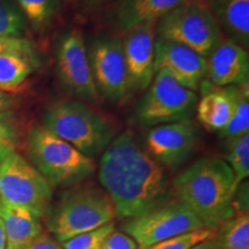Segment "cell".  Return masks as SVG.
Returning a JSON list of instances; mask_svg holds the SVG:
<instances>
[{"mask_svg": "<svg viewBox=\"0 0 249 249\" xmlns=\"http://www.w3.org/2000/svg\"><path fill=\"white\" fill-rule=\"evenodd\" d=\"M205 80L216 87L241 86L249 80L247 50L230 39H223L207 58Z\"/></svg>", "mask_w": 249, "mask_h": 249, "instance_id": "9a60e30c", "label": "cell"}, {"mask_svg": "<svg viewBox=\"0 0 249 249\" xmlns=\"http://www.w3.org/2000/svg\"><path fill=\"white\" fill-rule=\"evenodd\" d=\"M5 52H18L37 58V52L33 42L23 37H11V36H0V54Z\"/></svg>", "mask_w": 249, "mask_h": 249, "instance_id": "f1b7e54d", "label": "cell"}, {"mask_svg": "<svg viewBox=\"0 0 249 249\" xmlns=\"http://www.w3.org/2000/svg\"><path fill=\"white\" fill-rule=\"evenodd\" d=\"M26 149L30 164L51 186H74L90 178L96 171L93 160L43 126L33 127L29 130Z\"/></svg>", "mask_w": 249, "mask_h": 249, "instance_id": "5b68a950", "label": "cell"}, {"mask_svg": "<svg viewBox=\"0 0 249 249\" xmlns=\"http://www.w3.org/2000/svg\"><path fill=\"white\" fill-rule=\"evenodd\" d=\"M70 1H73V0H70Z\"/></svg>", "mask_w": 249, "mask_h": 249, "instance_id": "8d00e7d4", "label": "cell"}, {"mask_svg": "<svg viewBox=\"0 0 249 249\" xmlns=\"http://www.w3.org/2000/svg\"><path fill=\"white\" fill-rule=\"evenodd\" d=\"M209 7L227 39L249 48V0H210Z\"/></svg>", "mask_w": 249, "mask_h": 249, "instance_id": "d6986e66", "label": "cell"}, {"mask_svg": "<svg viewBox=\"0 0 249 249\" xmlns=\"http://www.w3.org/2000/svg\"><path fill=\"white\" fill-rule=\"evenodd\" d=\"M156 23L139 24L124 33V39H121L128 91H144L154 80Z\"/></svg>", "mask_w": 249, "mask_h": 249, "instance_id": "4fadbf2b", "label": "cell"}, {"mask_svg": "<svg viewBox=\"0 0 249 249\" xmlns=\"http://www.w3.org/2000/svg\"><path fill=\"white\" fill-rule=\"evenodd\" d=\"M28 21L14 0H0V36L22 37Z\"/></svg>", "mask_w": 249, "mask_h": 249, "instance_id": "cb8c5ba5", "label": "cell"}, {"mask_svg": "<svg viewBox=\"0 0 249 249\" xmlns=\"http://www.w3.org/2000/svg\"><path fill=\"white\" fill-rule=\"evenodd\" d=\"M227 164L234 174L236 188L249 176V133L227 140Z\"/></svg>", "mask_w": 249, "mask_h": 249, "instance_id": "7402d4cb", "label": "cell"}, {"mask_svg": "<svg viewBox=\"0 0 249 249\" xmlns=\"http://www.w3.org/2000/svg\"><path fill=\"white\" fill-rule=\"evenodd\" d=\"M114 231V223L98 227L92 231L82 233L70 240L62 242L64 249H101L108 235Z\"/></svg>", "mask_w": 249, "mask_h": 249, "instance_id": "4316f807", "label": "cell"}, {"mask_svg": "<svg viewBox=\"0 0 249 249\" xmlns=\"http://www.w3.org/2000/svg\"><path fill=\"white\" fill-rule=\"evenodd\" d=\"M99 181L116 214L130 219L173 201L166 170L140 144L132 130L110 142L99 160Z\"/></svg>", "mask_w": 249, "mask_h": 249, "instance_id": "6da1fadb", "label": "cell"}, {"mask_svg": "<svg viewBox=\"0 0 249 249\" xmlns=\"http://www.w3.org/2000/svg\"><path fill=\"white\" fill-rule=\"evenodd\" d=\"M191 249H219V247H218L216 239H214L213 236V238L200 242V244L194 246V247H192Z\"/></svg>", "mask_w": 249, "mask_h": 249, "instance_id": "d6a6232c", "label": "cell"}, {"mask_svg": "<svg viewBox=\"0 0 249 249\" xmlns=\"http://www.w3.org/2000/svg\"><path fill=\"white\" fill-rule=\"evenodd\" d=\"M105 0H85V2L88 6H96V5H99L102 4V2H104Z\"/></svg>", "mask_w": 249, "mask_h": 249, "instance_id": "e575fe53", "label": "cell"}, {"mask_svg": "<svg viewBox=\"0 0 249 249\" xmlns=\"http://www.w3.org/2000/svg\"><path fill=\"white\" fill-rule=\"evenodd\" d=\"M156 34L187 46L205 59L224 39L209 4L203 0H189L173 8L157 21Z\"/></svg>", "mask_w": 249, "mask_h": 249, "instance_id": "8992f818", "label": "cell"}, {"mask_svg": "<svg viewBox=\"0 0 249 249\" xmlns=\"http://www.w3.org/2000/svg\"><path fill=\"white\" fill-rule=\"evenodd\" d=\"M202 96L196 104L200 124L210 132H219L226 126L241 95V86L216 87L208 80L201 82Z\"/></svg>", "mask_w": 249, "mask_h": 249, "instance_id": "2e32d148", "label": "cell"}, {"mask_svg": "<svg viewBox=\"0 0 249 249\" xmlns=\"http://www.w3.org/2000/svg\"><path fill=\"white\" fill-rule=\"evenodd\" d=\"M101 249H138V245L126 233L113 231Z\"/></svg>", "mask_w": 249, "mask_h": 249, "instance_id": "f546056e", "label": "cell"}, {"mask_svg": "<svg viewBox=\"0 0 249 249\" xmlns=\"http://www.w3.org/2000/svg\"><path fill=\"white\" fill-rule=\"evenodd\" d=\"M222 139L230 140L236 136L249 133V98H248V82L241 85V95L236 103L235 110L231 119L222 130H219Z\"/></svg>", "mask_w": 249, "mask_h": 249, "instance_id": "d4e9b609", "label": "cell"}, {"mask_svg": "<svg viewBox=\"0 0 249 249\" xmlns=\"http://www.w3.org/2000/svg\"><path fill=\"white\" fill-rule=\"evenodd\" d=\"M52 186L27 160L13 152L0 164V201L27 208L39 218L50 208Z\"/></svg>", "mask_w": 249, "mask_h": 249, "instance_id": "ba28073f", "label": "cell"}, {"mask_svg": "<svg viewBox=\"0 0 249 249\" xmlns=\"http://www.w3.org/2000/svg\"><path fill=\"white\" fill-rule=\"evenodd\" d=\"M214 233L219 249H249V214L234 213L233 217L220 224Z\"/></svg>", "mask_w": 249, "mask_h": 249, "instance_id": "44dd1931", "label": "cell"}, {"mask_svg": "<svg viewBox=\"0 0 249 249\" xmlns=\"http://www.w3.org/2000/svg\"><path fill=\"white\" fill-rule=\"evenodd\" d=\"M38 66V59L18 52L0 54V89L5 92L15 91Z\"/></svg>", "mask_w": 249, "mask_h": 249, "instance_id": "ffe728a7", "label": "cell"}, {"mask_svg": "<svg viewBox=\"0 0 249 249\" xmlns=\"http://www.w3.org/2000/svg\"><path fill=\"white\" fill-rule=\"evenodd\" d=\"M55 68L68 92L86 102H96L98 92L90 70L88 49L79 30L64 34L55 48Z\"/></svg>", "mask_w": 249, "mask_h": 249, "instance_id": "8fae6325", "label": "cell"}, {"mask_svg": "<svg viewBox=\"0 0 249 249\" xmlns=\"http://www.w3.org/2000/svg\"><path fill=\"white\" fill-rule=\"evenodd\" d=\"M28 22L35 29L49 26L57 15L60 0H14Z\"/></svg>", "mask_w": 249, "mask_h": 249, "instance_id": "603a6c76", "label": "cell"}, {"mask_svg": "<svg viewBox=\"0 0 249 249\" xmlns=\"http://www.w3.org/2000/svg\"><path fill=\"white\" fill-rule=\"evenodd\" d=\"M43 127L93 160L114 138L113 126L79 101H58L46 108Z\"/></svg>", "mask_w": 249, "mask_h": 249, "instance_id": "277c9868", "label": "cell"}, {"mask_svg": "<svg viewBox=\"0 0 249 249\" xmlns=\"http://www.w3.org/2000/svg\"><path fill=\"white\" fill-rule=\"evenodd\" d=\"M23 249H62L60 248L57 242H55L53 239H51L48 234L45 233H42L39 236L34 240L33 242H30L27 247H24Z\"/></svg>", "mask_w": 249, "mask_h": 249, "instance_id": "4dcf8cb0", "label": "cell"}, {"mask_svg": "<svg viewBox=\"0 0 249 249\" xmlns=\"http://www.w3.org/2000/svg\"><path fill=\"white\" fill-rule=\"evenodd\" d=\"M88 58L98 95L112 103L123 101L128 92V81L120 37L98 35L90 44Z\"/></svg>", "mask_w": 249, "mask_h": 249, "instance_id": "30bf717a", "label": "cell"}, {"mask_svg": "<svg viewBox=\"0 0 249 249\" xmlns=\"http://www.w3.org/2000/svg\"><path fill=\"white\" fill-rule=\"evenodd\" d=\"M15 103V98L12 93L0 91V113L11 110Z\"/></svg>", "mask_w": 249, "mask_h": 249, "instance_id": "1f68e13d", "label": "cell"}, {"mask_svg": "<svg viewBox=\"0 0 249 249\" xmlns=\"http://www.w3.org/2000/svg\"><path fill=\"white\" fill-rule=\"evenodd\" d=\"M189 0H117L108 20L117 33L124 34L145 22H157L161 17Z\"/></svg>", "mask_w": 249, "mask_h": 249, "instance_id": "e0dca14e", "label": "cell"}, {"mask_svg": "<svg viewBox=\"0 0 249 249\" xmlns=\"http://www.w3.org/2000/svg\"><path fill=\"white\" fill-rule=\"evenodd\" d=\"M0 217L6 232V249H23L43 233L39 217L27 208L0 201Z\"/></svg>", "mask_w": 249, "mask_h": 249, "instance_id": "ac0fdd59", "label": "cell"}, {"mask_svg": "<svg viewBox=\"0 0 249 249\" xmlns=\"http://www.w3.org/2000/svg\"><path fill=\"white\" fill-rule=\"evenodd\" d=\"M214 236V231L208 229H200L189 231L182 234L172 236L166 240L152 245L150 247L142 249H191L200 242L208 240Z\"/></svg>", "mask_w": 249, "mask_h": 249, "instance_id": "83f0119b", "label": "cell"}, {"mask_svg": "<svg viewBox=\"0 0 249 249\" xmlns=\"http://www.w3.org/2000/svg\"><path fill=\"white\" fill-rule=\"evenodd\" d=\"M197 101V93L182 87L169 71L160 68L136 104L133 121L140 127H155L189 120Z\"/></svg>", "mask_w": 249, "mask_h": 249, "instance_id": "52a82bcc", "label": "cell"}, {"mask_svg": "<svg viewBox=\"0 0 249 249\" xmlns=\"http://www.w3.org/2000/svg\"><path fill=\"white\" fill-rule=\"evenodd\" d=\"M200 229L204 227L198 218L179 201H171L147 213L127 219L123 225L124 233L138 242L141 249Z\"/></svg>", "mask_w": 249, "mask_h": 249, "instance_id": "9c48e42d", "label": "cell"}, {"mask_svg": "<svg viewBox=\"0 0 249 249\" xmlns=\"http://www.w3.org/2000/svg\"><path fill=\"white\" fill-rule=\"evenodd\" d=\"M45 216L49 231L64 242L112 223L117 214L107 192L82 186L65 192Z\"/></svg>", "mask_w": 249, "mask_h": 249, "instance_id": "3957f363", "label": "cell"}, {"mask_svg": "<svg viewBox=\"0 0 249 249\" xmlns=\"http://www.w3.org/2000/svg\"><path fill=\"white\" fill-rule=\"evenodd\" d=\"M0 91H2V90H1V89H0Z\"/></svg>", "mask_w": 249, "mask_h": 249, "instance_id": "d590c367", "label": "cell"}, {"mask_svg": "<svg viewBox=\"0 0 249 249\" xmlns=\"http://www.w3.org/2000/svg\"><path fill=\"white\" fill-rule=\"evenodd\" d=\"M164 68L185 88L196 91L207 75V59L185 45L157 37L155 40V73Z\"/></svg>", "mask_w": 249, "mask_h": 249, "instance_id": "5bb4252c", "label": "cell"}, {"mask_svg": "<svg viewBox=\"0 0 249 249\" xmlns=\"http://www.w3.org/2000/svg\"><path fill=\"white\" fill-rule=\"evenodd\" d=\"M20 142V124L13 111L0 113V164L15 152Z\"/></svg>", "mask_w": 249, "mask_h": 249, "instance_id": "484cf974", "label": "cell"}, {"mask_svg": "<svg viewBox=\"0 0 249 249\" xmlns=\"http://www.w3.org/2000/svg\"><path fill=\"white\" fill-rule=\"evenodd\" d=\"M0 249H6V232L1 217H0Z\"/></svg>", "mask_w": 249, "mask_h": 249, "instance_id": "836d02e7", "label": "cell"}, {"mask_svg": "<svg viewBox=\"0 0 249 249\" xmlns=\"http://www.w3.org/2000/svg\"><path fill=\"white\" fill-rule=\"evenodd\" d=\"M197 133L189 120L155 126L145 135V150L165 170L176 172L192 157Z\"/></svg>", "mask_w": 249, "mask_h": 249, "instance_id": "7c38bea8", "label": "cell"}, {"mask_svg": "<svg viewBox=\"0 0 249 249\" xmlns=\"http://www.w3.org/2000/svg\"><path fill=\"white\" fill-rule=\"evenodd\" d=\"M172 189L178 201L198 218L204 229L213 231L234 214V174L219 158L195 161L173 180Z\"/></svg>", "mask_w": 249, "mask_h": 249, "instance_id": "7a4b0ae2", "label": "cell"}]
</instances>
